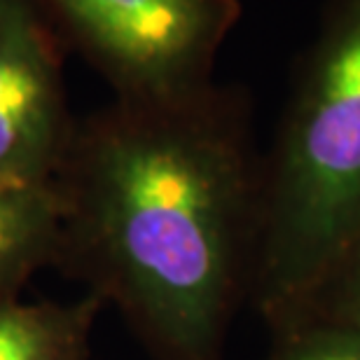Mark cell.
<instances>
[{
  "mask_svg": "<svg viewBox=\"0 0 360 360\" xmlns=\"http://www.w3.org/2000/svg\"><path fill=\"white\" fill-rule=\"evenodd\" d=\"M115 70L148 101L204 87L236 0H54Z\"/></svg>",
  "mask_w": 360,
  "mask_h": 360,
  "instance_id": "3957f363",
  "label": "cell"
},
{
  "mask_svg": "<svg viewBox=\"0 0 360 360\" xmlns=\"http://www.w3.org/2000/svg\"><path fill=\"white\" fill-rule=\"evenodd\" d=\"M304 319H319L360 330V239L288 326Z\"/></svg>",
  "mask_w": 360,
  "mask_h": 360,
  "instance_id": "52a82bcc",
  "label": "cell"
},
{
  "mask_svg": "<svg viewBox=\"0 0 360 360\" xmlns=\"http://www.w3.org/2000/svg\"><path fill=\"white\" fill-rule=\"evenodd\" d=\"M101 153L98 211L115 262L171 360H213L257 248L262 174L206 84L148 101Z\"/></svg>",
  "mask_w": 360,
  "mask_h": 360,
  "instance_id": "6da1fadb",
  "label": "cell"
},
{
  "mask_svg": "<svg viewBox=\"0 0 360 360\" xmlns=\"http://www.w3.org/2000/svg\"><path fill=\"white\" fill-rule=\"evenodd\" d=\"M276 333L271 360H360V330L354 328L304 319Z\"/></svg>",
  "mask_w": 360,
  "mask_h": 360,
  "instance_id": "8992f818",
  "label": "cell"
},
{
  "mask_svg": "<svg viewBox=\"0 0 360 360\" xmlns=\"http://www.w3.org/2000/svg\"><path fill=\"white\" fill-rule=\"evenodd\" d=\"M360 239V0H330L262 171L255 281L288 326Z\"/></svg>",
  "mask_w": 360,
  "mask_h": 360,
  "instance_id": "7a4b0ae2",
  "label": "cell"
},
{
  "mask_svg": "<svg viewBox=\"0 0 360 360\" xmlns=\"http://www.w3.org/2000/svg\"><path fill=\"white\" fill-rule=\"evenodd\" d=\"M56 122L59 94L45 35L24 0H0V180L40 185Z\"/></svg>",
  "mask_w": 360,
  "mask_h": 360,
  "instance_id": "277c9868",
  "label": "cell"
},
{
  "mask_svg": "<svg viewBox=\"0 0 360 360\" xmlns=\"http://www.w3.org/2000/svg\"><path fill=\"white\" fill-rule=\"evenodd\" d=\"M59 342L47 319L31 309H0V360H56Z\"/></svg>",
  "mask_w": 360,
  "mask_h": 360,
  "instance_id": "ba28073f",
  "label": "cell"
},
{
  "mask_svg": "<svg viewBox=\"0 0 360 360\" xmlns=\"http://www.w3.org/2000/svg\"><path fill=\"white\" fill-rule=\"evenodd\" d=\"M49 204L40 185L0 180V278L26 260L40 241Z\"/></svg>",
  "mask_w": 360,
  "mask_h": 360,
  "instance_id": "5b68a950",
  "label": "cell"
}]
</instances>
